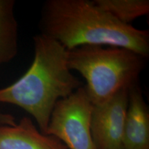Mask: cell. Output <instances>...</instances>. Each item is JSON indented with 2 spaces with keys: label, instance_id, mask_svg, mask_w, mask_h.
I'll return each mask as SVG.
<instances>
[{
  "label": "cell",
  "instance_id": "cell-1",
  "mask_svg": "<svg viewBox=\"0 0 149 149\" xmlns=\"http://www.w3.org/2000/svg\"><path fill=\"white\" fill-rule=\"evenodd\" d=\"M40 34L66 50L80 46L126 48L149 55V32L124 24L89 0H47L42 6Z\"/></svg>",
  "mask_w": 149,
  "mask_h": 149
},
{
  "label": "cell",
  "instance_id": "cell-2",
  "mask_svg": "<svg viewBox=\"0 0 149 149\" xmlns=\"http://www.w3.org/2000/svg\"><path fill=\"white\" fill-rule=\"evenodd\" d=\"M34 59L17 81L0 89V103L17 106L32 115L46 133L56 103L83 86L67 62V50L42 34L33 37Z\"/></svg>",
  "mask_w": 149,
  "mask_h": 149
},
{
  "label": "cell",
  "instance_id": "cell-3",
  "mask_svg": "<svg viewBox=\"0 0 149 149\" xmlns=\"http://www.w3.org/2000/svg\"><path fill=\"white\" fill-rule=\"evenodd\" d=\"M146 60L135 52L114 46L84 45L67 50L68 68L84 78L86 91L94 106L137 83Z\"/></svg>",
  "mask_w": 149,
  "mask_h": 149
},
{
  "label": "cell",
  "instance_id": "cell-4",
  "mask_svg": "<svg viewBox=\"0 0 149 149\" xmlns=\"http://www.w3.org/2000/svg\"><path fill=\"white\" fill-rule=\"evenodd\" d=\"M93 107L82 86L56 103L45 134L59 139L68 149H97L91 130Z\"/></svg>",
  "mask_w": 149,
  "mask_h": 149
},
{
  "label": "cell",
  "instance_id": "cell-5",
  "mask_svg": "<svg viewBox=\"0 0 149 149\" xmlns=\"http://www.w3.org/2000/svg\"><path fill=\"white\" fill-rule=\"evenodd\" d=\"M128 89H122L107 102L93 107L91 130L97 149H123Z\"/></svg>",
  "mask_w": 149,
  "mask_h": 149
},
{
  "label": "cell",
  "instance_id": "cell-6",
  "mask_svg": "<svg viewBox=\"0 0 149 149\" xmlns=\"http://www.w3.org/2000/svg\"><path fill=\"white\" fill-rule=\"evenodd\" d=\"M123 149H149V111L137 83L128 89Z\"/></svg>",
  "mask_w": 149,
  "mask_h": 149
},
{
  "label": "cell",
  "instance_id": "cell-7",
  "mask_svg": "<svg viewBox=\"0 0 149 149\" xmlns=\"http://www.w3.org/2000/svg\"><path fill=\"white\" fill-rule=\"evenodd\" d=\"M0 149H68L52 135L37 129L33 121L24 117L15 126H0Z\"/></svg>",
  "mask_w": 149,
  "mask_h": 149
},
{
  "label": "cell",
  "instance_id": "cell-8",
  "mask_svg": "<svg viewBox=\"0 0 149 149\" xmlns=\"http://www.w3.org/2000/svg\"><path fill=\"white\" fill-rule=\"evenodd\" d=\"M13 0H0V65L12 60L18 52V25ZM15 118L0 112V126H15Z\"/></svg>",
  "mask_w": 149,
  "mask_h": 149
},
{
  "label": "cell",
  "instance_id": "cell-9",
  "mask_svg": "<svg viewBox=\"0 0 149 149\" xmlns=\"http://www.w3.org/2000/svg\"><path fill=\"white\" fill-rule=\"evenodd\" d=\"M93 2L126 24L149 13L148 0H94Z\"/></svg>",
  "mask_w": 149,
  "mask_h": 149
}]
</instances>
